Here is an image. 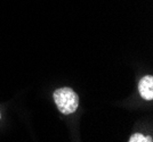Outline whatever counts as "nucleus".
Masks as SVG:
<instances>
[{
    "label": "nucleus",
    "mask_w": 153,
    "mask_h": 142,
    "mask_svg": "<svg viewBox=\"0 0 153 142\" xmlns=\"http://www.w3.org/2000/svg\"><path fill=\"white\" fill-rule=\"evenodd\" d=\"M138 90L143 99L152 100L153 99V78L151 75L144 76L138 83Z\"/></svg>",
    "instance_id": "obj_2"
},
{
    "label": "nucleus",
    "mask_w": 153,
    "mask_h": 142,
    "mask_svg": "<svg viewBox=\"0 0 153 142\" xmlns=\"http://www.w3.org/2000/svg\"><path fill=\"white\" fill-rule=\"evenodd\" d=\"M54 100L59 111L65 115L74 113L79 106V98L70 88H61L55 91Z\"/></svg>",
    "instance_id": "obj_1"
},
{
    "label": "nucleus",
    "mask_w": 153,
    "mask_h": 142,
    "mask_svg": "<svg viewBox=\"0 0 153 142\" xmlns=\"http://www.w3.org/2000/svg\"><path fill=\"white\" fill-rule=\"evenodd\" d=\"M0 117H1V115H0Z\"/></svg>",
    "instance_id": "obj_4"
},
{
    "label": "nucleus",
    "mask_w": 153,
    "mask_h": 142,
    "mask_svg": "<svg viewBox=\"0 0 153 142\" xmlns=\"http://www.w3.org/2000/svg\"><path fill=\"white\" fill-rule=\"evenodd\" d=\"M129 141L130 142H135V141H152V138H150V136H144L140 134V133H136L134 135L131 136L130 139H129Z\"/></svg>",
    "instance_id": "obj_3"
}]
</instances>
